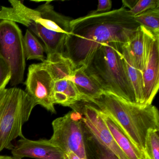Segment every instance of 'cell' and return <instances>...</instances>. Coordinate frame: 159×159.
I'll return each instance as SVG.
<instances>
[{"mask_svg": "<svg viewBox=\"0 0 159 159\" xmlns=\"http://www.w3.org/2000/svg\"><path fill=\"white\" fill-rule=\"evenodd\" d=\"M5 89H4V90H2V91L0 92V101L1 100L2 97H3V95H4V93H5Z\"/></svg>", "mask_w": 159, "mask_h": 159, "instance_id": "4316f807", "label": "cell"}, {"mask_svg": "<svg viewBox=\"0 0 159 159\" xmlns=\"http://www.w3.org/2000/svg\"><path fill=\"white\" fill-rule=\"evenodd\" d=\"M1 7H2V6H1V5H0V11H1Z\"/></svg>", "mask_w": 159, "mask_h": 159, "instance_id": "83f0119b", "label": "cell"}, {"mask_svg": "<svg viewBox=\"0 0 159 159\" xmlns=\"http://www.w3.org/2000/svg\"><path fill=\"white\" fill-rule=\"evenodd\" d=\"M139 26L124 7L102 13L91 12L70 21L63 55L77 68L85 67L100 46L111 42L127 43Z\"/></svg>", "mask_w": 159, "mask_h": 159, "instance_id": "6da1fadb", "label": "cell"}, {"mask_svg": "<svg viewBox=\"0 0 159 159\" xmlns=\"http://www.w3.org/2000/svg\"><path fill=\"white\" fill-rule=\"evenodd\" d=\"M53 134L49 140L64 153L72 152L86 159L84 145V128L82 114L76 110L70 111L52 123Z\"/></svg>", "mask_w": 159, "mask_h": 159, "instance_id": "52a82bcc", "label": "cell"}, {"mask_svg": "<svg viewBox=\"0 0 159 159\" xmlns=\"http://www.w3.org/2000/svg\"><path fill=\"white\" fill-rule=\"evenodd\" d=\"M159 132L157 129L148 131L143 151L145 159H159Z\"/></svg>", "mask_w": 159, "mask_h": 159, "instance_id": "44dd1931", "label": "cell"}, {"mask_svg": "<svg viewBox=\"0 0 159 159\" xmlns=\"http://www.w3.org/2000/svg\"><path fill=\"white\" fill-rule=\"evenodd\" d=\"M142 74L144 86L143 105H152L159 87V35L151 34Z\"/></svg>", "mask_w": 159, "mask_h": 159, "instance_id": "30bf717a", "label": "cell"}, {"mask_svg": "<svg viewBox=\"0 0 159 159\" xmlns=\"http://www.w3.org/2000/svg\"><path fill=\"white\" fill-rule=\"evenodd\" d=\"M55 104L70 107L79 101H83L82 96L72 81L64 79L54 81L53 93Z\"/></svg>", "mask_w": 159, "mask_h": 159, "instance_id": "2e32d148", "label": "cell"}, {"mask_svg": "<svg viewBox=\"0 0 159 159\" xmlns=\"http://www.w3.org/2000/svg\"><path fill=\"white\" fill-rule=\"evenodd\" d=\"M88 103L111 119L143 153L148 131L159 130V111L153 105L132 103L105 92Z\"/></svg>", "mask_w": 159, "mask_h": 159, "instance_id": "3957f363", "label": "cell"}, {"mask_svg": "<svg viewBox=\"0 0 159 159\" xmlns=\"http://www.w3.org/2000/svg\"><path fill=\"white\" fill-rule=\"evenodd\" d=\"M102 113V118L119 148L128 159H145L138 149L120 127L107 116Z\"/></svg>", "mask_w": 159, "mask_h": 159, "instance_id": "9a60e30c", "label": "cell"}, {"mask_svg": "<svg viewBox=\"0 0 159 159\" xmlns=\"http://www.w3.org/2000/svg\"><path fill=\"white\" fill-rule=\"evenodd\" d=\"M80 112L84 126L103 145L120 159H128L115 142L102 118L101 111L91 103L79 101L70 106Z\"/></svg>", "mask_w": 159, "mask_h": 159, "instance_id": "9c48e42d", "label": "cell"}, {"mask_svg": "<svg viewBox=\"0 0 159 159\" xmlns=\"http://www.w3.org/2000/svg\"><path fill=\"white\" fill-rule=\"evenodd\" d=\"M122 53L126 74L134 92L136 102L143 105L144 86L142 71L136 65L126 43L123 44Z\"/></svg>", "mask_w": 159, "mask_h": 159, "instance_id": "7c38bea8", "label": "cell"}, {"mask_svg": "<svg viewBox=\"0 0 159 159\" xmlns=\"http://www.w3.org/2000/svg\"><path fill=\"white\" fill-rule=\"evenodd\" d=\"M151 34L139 26L132 39L126 43L136 65L142 71L147 58Z\"/></svg>", "mask_w": 159, "mask_h": 159, "instance_id": "5bb4252c", "label": "cell"}, {"mask_svg": "<svg viewBox=\"0 0 159 159\" xmlns=\"http://www.w3.org/2000/svg\"><path fill=\"white\" fill-rule=\"evenodd\" d=\"M11 71L8 63L0 57V92L5 89L11 81Z\"/></svg>", "mask_w": 159, "mask_h": 159, "instance_id": "603a6c76", "label": "cell"}, {"mask_svg": "<svg viewBox=\"0 0 159 159\" xmlns=\"http://www.w3.org/2000/svg\"><path fill=\"white\" fill-rule=\"evenodd\" d=\"M36 106L25 91L16 87L5 89L0 101V152L11 150L15 139L25 137L23 125Z\"/></svg>", "mask_w": 159, "mask_h": 159, "instance_id": "5b68a950", "label": "cell"}, {"mask_svg": "<svg viewBox=\"0 0 159 159\" xmlns=\"http://www.w3.org/2000/svg\"><path fill=\"white\" fill-rule=\"evenodd\" d=\"M11 7L2 6L0 20H9L25 26L43 42L47 55L64 54L65 45L70 33L72 19L56 11L52 1H45L35 10L17 0L9 1Z\"/></svg>", "mask_w": 159, "mask_h": 159, "instance_id": "7a4b0ae2", "label": "cell"}, {"mask_svg": "<svg viewBox=\"0 0 159 159\" xmlns=\"http://www.w3.org/2000/svg\"><path fill=\"white\" fill-rule=\"evenodd\" d=\"M64 157L65 159H83L80 158L79 156L72 152H66L64 154Z\"/></svg>", "mask_w": 159, "mask_h": 159, "instance_id": "d4e9b609", "label": "cell"}, {"mask_svg": "<svg viewBox=\"0 0 159 159\" xmlns=\"http://www.w3.org/2000/svg\"><path fill=\"white\" fill-rule=\"evenodd\" d=\"M0 159H22L16 158L14 156H6V155H0Z\"/></svg>", "mask_w": 159, "mask_h": 159, "instance_id": "484cf974", "label": "cell"}, {"mask_svg": "<svg viewBox=\"0 0 159 159\" xmlns=\"http://www.w3.org/2000/svg\"><path fill=\"white\" fill-rule=\"evenodd\" d=\"M0 57L11 68V85L22 83L26 66L23 36L19 27L12 21H0Z\"/></svg>", "mask_w": 159, "mask_h": 159, "instance_id": "8992f818", "label": "cell"}, {"mask_svg": "<svg viewBox=\"0 0 159 159\" xmlns=\"http://www.w3.org/2000/svg\"><path fill=\"white\" fill-rule=\"evenodd\" d=\"M25 84L26 93L36 105L56 113L53 98L54 81L41 63L30 66Z\"/></svg>", "mask_w": 159, "mask_h": 159, "instance_id": "ba28073f", "label": "cell"}, {"mask_svg": "<svg viewBox=\"0 0 159 159\" xmlns=\"http://www.w3.org/2000/svg\"><path fill=\"white\" fill-rule=\"evenodd\" d=\"M133 18L152 35L159 36V7L148 10Z\"/></svg>", "mask_w": 159, "mask_h": 159, "instance_id": "ffe728a7", "label": "cell"}, {"mask_svg": "<svg viewBox=\"0 0 159 159\" xmlns=\"http://www.w3.org/2000/svg\"><path fill=\"white\" fill-rule=\"evenodd\" d=\"M84 67L77 68L71 81L74 83L83 100L89 102L93 99L100 97L104 92L96 83L84 71Z\"/></svg>", "mask_w": 159, "mask_h": 159, "instance_id": "e0dca14e", "label": "cell"}, {"mask_svg": "<svg viewBox=\"0 0 159 159\" xmlns=\"http://www.w3.org/2000/svg\"><path fill=\"white\" fill-rule=\"evenodd\" d=\"M84 128L86 159H120L91 134L84 125Z\"/></svg>", "mask_w": 159, "mask_h": 159, "instance_id": "ac0fdd59", "label": "cell"}, {"mask_svg": "<svg viewBox=\"0 0 159 159\" xmlns=\"http://www.w3.org/2000/svg\"><path fill=\"white\" fill-rule=\"evenodd\" d=\"M41 64L48 70L54 81L64 79L71 81L77 69L70 58L59 53L48 55Z\"/></svg>", "mask_w": 159, "mask_h": 159, "instance_id": "4fadbf2b", "label": "cell"}, {"mask_svg": "<svg viewBox=\"0 0 159 159\" xmlns=\"http://www.w3.org/2000/svg\"><path fill=\"white\" fill-rule=\"evenodd\" d=\"M159 7V0H139L133 8L128 10V13L130 16L134 17L148 10Z\"/></svg>", "mask_w": 159, "mask_h": 159, "instance_id": "7402d4cb", "label": "cell"}, {"mask_svg": "<svg viewBox=\"0 0 159 159\" xmlns=\"http://www.w3.org/2000/svg\"><path fill=\"white\" fill-rule=\"evenodd\" d=\"M23 46L26 60L37 59L43 62L46 59L44 47L28 30L23 37Z\"/></svg>", "mask_w": 159, "mask_h": 159, "instance_id": "d6986e66", "label": "cell"}, {"mask_svg": "<svg viewBox=\"0 0 159 159\" xmlns=\"http://www.w3.org/2000/svg\"><path fill=\"white\" fill-rule=\"evenodd\" d=\"M13 156L36 159H65V153L49 139L33 140L21 138L11 150Z\"/></svg>", "mask_w": 159, "mask_h": 159, "instance_id": "8fae6325", "label": "cell"}, {"mask_svg": "<svg viewBox=\"0 0 159 159\" xmlns=\"http://www.w3.org/2000/svg\"><path fill=\"white\" fill-rule=\"evenodd\" d=\"M123 44L111 42L103 44L85 67L84 71L105 93L136 103L123 59Z\"/></svg>", "mask_w": 159, "mask_h": 159, "instance_id": "277c9868", "label": "cell"}, {"mask_svg": "<svg viewBox=\"0 0 159 159\" xmlns=\"http://www.w3.org/2000/svg\"><path fill=\"white\" fill-rule=\"evenodd\" d=\"M112 6V2L110 0L98 1L97 9L91 12L93 13H102L109 11Z\"/></svg>", "mask_w": 159, "mask_h": 159, "instance_id": "cb8c5ba5", "label": "cell"}]
</instances>
